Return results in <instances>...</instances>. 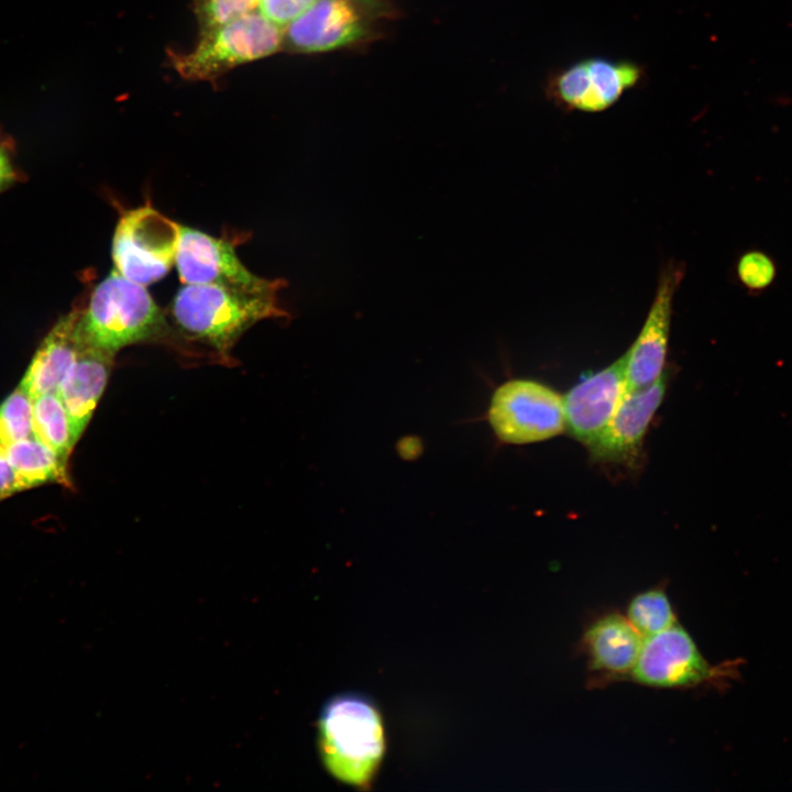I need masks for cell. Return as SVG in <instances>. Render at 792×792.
Instances as JSON below:
<instances>
[{
	"mask_svg": "<svg viewBox=\"0 0 792 792\" xmlns=\"http://www.w3.org/2000/svg\"><path fill=\"white\" fill-rule=\"evenodd\" d=\"M278 293L184 284L172 301L170 315L183 334L228 359L231 348L250 327L267 318L288 317L278 302Z\"/></svg>",
	"mask_w": 792,
	"mask_h": 792,
	"instance_id": "obj_1",
	"label": "cell"
},
{
	"mask_svg": "<svg viewBox=\"0 0 792 792\" xmlns=\"http://www.w3.org/2000/svg\"><path fill=\"white\" fill-rule=\"evenodd\" d=\"M77 331L87 342L117 353L131 344L158 340L169 328L146 286L113 270L82 305Z\"/></svg>",
	"mask_w": 792,
	"mask_h": 792,
	"instance_id": "obj_2",
	"label": "cell"
},
{
	"mask_svg": "<svg viewBox=\"0 0 792 792\" xmlns=\"http://www.w3.org/2000/svg\"><path fill=\"white\" fill-rule=\"evenodd\" d=\"M320 747L327 768L340 780L365 784L384 751L380 715L364 698H333L320 717Z\"/></svg>",
	"mask_w": 792,
	"mask_h": 792,
	"instance_id": "obj_3",
	"label": "cell"
},
{
	"mask_svg": "<svg viewBox=\"0 0 792 792\" xmlns=\"http://www.w3.org/2000/svg\"><path fill=\"white\" fill-rule=\"evenodd\" d=\"M283 48V28L258 10L199 35L186 53L168 52V61L186 80H215L230 69Z\"/></svg>",
	"mask_w": 792,
	"mask_h": 792,
	"instance_id": "obj_4",
	"label": "cell"
},
{
	"mask_svg": "<svg viewBox=\"0 0 792 792\" xmlns=\"http://www.w3.org/2000/svg\"><path fill=\"white\" fill-rule=\"evenodd\" d=\"M645 80L646 69L635 61L588 56L550 72L542 89L562 110L596 113L616 105Z\"/></svg>",
	"mask_w": 792,
	"mask_h": 792,
	"instance_id": "obj_5",
	"label": "cell"
},
{
	"mask_svg": "<svg viewBox=\"0 0 792 792\" xmlns=\"http://www.w3.org/2000/svg\"><path fill=\"white\" fill-rule=\"evenodd\" d=\"M179 228L148 204L124 211L112 239L114 270L143 286L160 280L175 264Z\"/></svg>",
	"mask_w": 792,
	"mask_h": 792,
	"instance_id": "obj_6",
	"label": "cell"
},
{
	"mask_svg": "<svg viewBox=\"0 0 792 792\" xmlns=\"http://www.w3.org/2000/svg\"><path fill=\"white\" fill-rule=\"evenodd\" d=\"M487 418L497 438L512 444L548 440L565 428L563 397L534 380H510L497 387Z\"/></svg>",
	"mask_w": 792,
	"mask_h": 792,
	"instance_id": "obj_7",
	"label": "cell"
},
{
	"mask_svg": "<svg viewBox=\"0 0 792 792\" xmlns=\"http://www.w3.org/2000/svg\"><path fill=\"white\" fill-rule=\"evenodd\" d=\"M373 20L351 0H315L283 28V48L314 54L366 44L377 35Z\"/></svg>",
	"mask_w": 792,
	"mask_h": 792,
	"instance_id": "obj_8",
	"label": "cell"
},
{
	"mask_svg": "<svg viewBox=\"0 0 792 792\" xmlns=\"http://www.w3.org/2000/svg\"><path fill=\"white\" fill-rule=\"evenodd\" d=\"M175 264L184 284H217L252 293L279 292L283 279L262 278L250 272L235 252V243L180 226Z\"/></svg>",
	"mask_w": 792,
	"mask_h": 792,
	"instance_id": "obj_9",
	"label": "cell"
},
{
	"mask_svg": "<svg viewBox=\"0 0 792 792\" xmlns=\"http://www.w3.org/2000/svg\"><path fill=\"white\" fill-rule=\"evenodd\" d=\"M719 669L702 656L690 634L679 624L644 638L629 676L659 689H688L718 676Z\"/></svg>",
	"mask_w": 792,
	"mask_h": 792,
	"instance_id": "obj_10",
	"label": "cell"
},
{
	"mask_svg": "<svg viewBox=\"0 0 792 792\" xmlns=\"http://www.w3.org/2000/svg\"><path fill=\"white\" fill-rule=\"evenodd\" d=\"M682 275L683 271L678 264H669L661 272L647 319L635 342L625 353L626 391L646 387L663 374L672 302Z\"/></svg>",
	"mask_w": 792,
	"mask_h": 792,
	"instance_id": "obj_11",
	"label": "cell"
},
{
	"mask_svg": "<svg viewBox=\"0 0 792 792\" xmlns=\"http://www.w3.org/2000/svg\"><path fill=\"white\" fill-rule=\"evenodd\" d=\"M626 391L625 354L610 365L588 372L563 396L565 427L590 444L604 430Z\"/></svg>",
	"mask_w": 792,
	"mask_h": 792,
	"instance_id": "obj_12",
	"label": "cell"
},
{
	"mask_svg": "<svg viewBox=\"0 0 792 792\" xmlns=\"http://www.w3.org/2000/svg\"><path fill=\"white\" fill-rule=\"evenodd\" d=\"M667 389L663 373L654 383L634 391H625L610 420L590 444L591 455L600 461H625L635 455L662 403Z\"/></svg>",
	"mask_w": 792,
	"mask_h": 792,
	"instance_id": "obj_13",
	"label": "cell"
},
{
	"mask_svg": "<svg viewBox=\"0 0 792 792\" xmlns=\"http://www.w3.org/2000/svg\"><path fill=\"white\" fill-rule=\"evenodd\" d=\"M78 340L75 362L57 391L76 441L85 431L103 394L116 355L114 352L87 342L79 334Z\"/></svg>",
	"mask_w": 792,
	"mask_h": 792,
	"instance_id": "obj_14",
	"label": "cell"
},
{
	"mask_svg": "<svg viewBox=\"0 0 792 792\" xmlns=\"http://www.w3.org/2000/svg\"><path fill=\"white\" fill-rule=\"evenodd\" d=\"M642 644V635L618 612L593 619L582 637L590 670L603 678L629 675Z\"/></svg>",
	"mask_w": 792,
	"mask_h": 792,
	"instance_id": "obj_15",
	"label": "cell"
},
{
	"mask_svg": "<svg viewBox=\"0 0 792 792\" xmlns=\"http://www.w3.org/2000/svg\"><path fill=\"white\" fill-rule=\"evenodd\" d=\"M82 304L62 316L38 345L20 386L33 398L57 393L78 352L77 324Z\"/></svg>",
	"mask_w": 792,
	"mask_h": 792,
	"instance_id": "obj_16",
	"label": "cell"
},
{
	"mask_svg": "<svg viewBox=\"0 0 792 792\" xmlns=\"http://www.w3.org/2000/svg\"><path fill=\"white\" fill-rule=\"evenodd\" d=\"M6 452L23 491L48 483L72 486L68 462L34 436L6 446Z\"/></svg>",
	"mask_w": 792,
	"mask_h": 792,
	"instance_id": "obj_17",
	"label": "cell"
},
{
	"mask_svg": "<svg viewBox=\"0 0 792 792\" xmlns=\"http://www.w3.org/2000/svg\"><path fill=\"white\" fill-rule=\"evenodd\" d=\"M33 436L68 462L77 442L66 408L57 393L33 398Z\"/></svg>",
	"mask_w": 792,
	"mask_h": 792,
	"instance_id": "obj_18",
	"label": "cell"
},
{
	"mask_svg": "<svg viewBox=\"0 0 792 792\" xmlns=\"http://www.w3.org/2000/svg\"><path fill=\"white\" fill-rule=\"evenodd\" d=\"M626 617L644 638L676 624L672 604L660 585L636 594L627 606Z\"/></svg>",
	"mask_w": 792,
	"mask_h": 792,
	"instance_id": "obj_19",
	"label": "cell"
},
{
	"mask_svg": "<svg viewBox=\"0 0 792 792\" xmlns=\"http://www.w3.org/2000/svg\"><path fill=\"white\" fill-rule=\"evenodd\" d=\"M33 399L19 385L0 405V443L8 446L33 436Z\"/></svg>",
	"mask_w": 792,
	"mask_h": 792,
	"instance_id": "obj_20",
	"label": "cell"
},
{
	"mask_svg": "<svg viewBox=\"0 0 792 792\" xmlns=\"http://www.w3.org/2000/svg\"><path fill=\"white\" fill-rule=\"evenodd\" d=\"M199 35L258 10L260 0H191Z\"/></svg>",
	"mask_w": 792,
	"mask_h": 792,
	"instance_id": "obj_21",
	"label": "cell"
},
{
	"mask_svg": "<svg viewBox=\"0 0 792 792\" xmlns=\"http://www.w3.org/2000/svg\"><path fill=\"white\" fill-rule=\"evenodd\" d=\"M774 275L773 262L761 252H748L738 262V276L751 289L767 287L773 280Z\"/></svg>",
	"mask_w": 792,
	"mask_h": 792,
	"instance_id": "obj_22",
	"label": "cell"
},
{
	"mask_svg": "<svg viewBox=\"0 0 792 792\" xmlns=\"http://www.w3.org/2000/svg\"><path fill=\"white\" fill-rule=\"evenodd\" d=\"M315 0H260L258 11L280 28L287 25Z\"/></svg>",
	"mask_w": 792,
	"mask_h": 792,
	"instance_id": "obj_23",
	"label": "cell"
},
{
	"mask_svg": "<svg viewBox=\"0 0 792 792\" xmlns=\"http://www.w3.org/2000/svg\"><path fill=\"white\" fill-rule=\"evenodd\" d=\"M24 179L12 142L0 133V194Z\"/></svg>",
	"mask_w": 792,
	"mask_h": 792,
	"instance_id": "obj_24",
	"label": "cell"
},
{
	"mask_svg": "<svg viewBox=\"0 0 792 792\" xmlns=\"http://www.w3.org/2000/svg\"><path fill=\"white\" fill-rule=\"evenodd\" d=\"M22 491L18 475L7 458L6 446L0 443V502Z\"/></svg>",
	"mask_w": 792,
	"mask_h": 792,
	"instance_id": "obj_25",
	"label": "cell"
},
{
	"mask_svg": "<svg viewBox=\"0 0 792 792\" xmlns=\"http://www.w3.org/2000/svg\"><path fill=\"white\" fill-rule=\"evenodd\" d=\"M363 8L374 20L395 18L396 10L391 0H351Z\"/></svg>",
	"mask_w": 792,
	"mask_h": 792,
	"instance_id": "obj_26",
	"label": "cell"
}]
</instances>
